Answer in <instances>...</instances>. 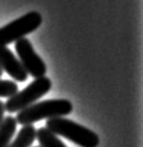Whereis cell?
I'll return each instance as SVG.
<instances>
[{
  "label": "cell",
  "instance_id": "obj_1",
  "mask_svg": "<svg viewBox=\"0 0 143 147\" xmlns=\"http://www.w3.org/2000/svg\"><path fill=\"white\" fill-rule=\"evenodd\" d=\"M73 111V105L69 100H46L35 102L32 106L19 111L16 122L21 125H29L43 119L66 117Z\"/></svg>",
  "mask_w": 143,
  "mask_h": 147
},
{
  "label": "cell",
  "instance_id": "obj_2",
  "mask_svg": "<svg viewBox=\"0 0 143 147\" xmlns=\"http://www.w3.org/2000/svg\"><path fill=\"white\" fill-rule=\"evenodd\" d=\"M45 128L52 134L63 136L80 147H97L99 144V138L96 133L64 117L49 119Z\"/></svg>",
  "mask_w": 143,
  "mask_h": 147
},
{
  "label": "cell",
  "instance_id": "obj_3",
  "mask_svg": "<svg viewBox=\"0 0 143 147\" xmlns=\"http://www.w3.org/2000/svg\"><path fill=\"white\" fill-rule=\"evenodd\" d=\"M51 86L52 82L46 76L34 79V82H32L27 88H24L21 91H17L13 96L9 97L6 103H4L5 111L9 113H18L19 111L32 106L39 98L46 95L50 91Z\"/></svg>",
  "mask_w": 143,
  "mask_h": 147
},
{
  "label": "cell",
  "instance_id": "obj_4",
  "mask_svg": "<svg viewBox=\"0 0 143 147\" xmlns=\"http://www.w3.org/2000/svg\"><path fill=\"white\" fill-rule=\"evenodd\" d=\"M41 22H43L41 15L36 11H32L7 23L0 28V45L6 46L11 43H16L22 38H26V35L38 29Z\"/></svg>",
  "mask_w": 143,
  "mask_h": 147
},
{
  "label": "cell",
  "instance_id": "obj_5",
  "mask_svg": "<svg viewBox=\"0 0 143 147\" xmlns=\"http://www.w3.org/2000/svg\"><path fill=\"white\" fill-rule=\"evenodd\" d=\"M16 52L19 57V62L23 66L28 76H32L34 79L45 77L47 67L41 57L36 54L32 43L27 38H22L15 43Z\"/></svg>",
  "mask_w": 143,
  "mask_h": 147
},
{
  "label": "cell",
  "instance_id": "obj_6",
  "mask_svg": "<svg viewBox=\"0 0 143 147\" xmlns=\"http://www.w3.org/2000/svg\"><path fill=\"white\" fill-rule=\"evenodd\" d=\"M0 68L11 76L16 82H26L28 73L21 65L18 59H16L13 52L6 46L0 45Z\"/></svg>",
  "mask_w": 143,
  "mask_h": 147
},
{
  "label": "cell",
  "instance_id": "obj_7",
  "mask_svg": "<svg viewBox=\"0 0 143 147\" xmlns=\"http://www.w3.org/2000/svg\"><path fill=\"white\" fill-rule=\"evenodd\" d=\"M36 139V129L33 124L23 125L22 129L18 131L16 139L10 142L9 147H30Z\"/></svg>",
  "mask_w": 143,
  "mask_h": 147
},
{
  "label": "cell",
  "instance_id": "obj_8",
  "mask_svg": "<svg viewBox=\"0 0 143 147\" xmlns=\"http://www.w3.org/2000/svg\"><path fill=\"white\" fill-rule=\"evenodd\" d=\"M16 128H17L16 118L9 115L3 119L0 124V147H9L16 133Z\"/></svg>",
  "mask_w": 143,
  "mask_h": 147
},
{
  "label": "cell",
  "instance_id": "obj_9",
  "mask_svg": "<svg viewBox=\"0 0 143 147\" xmlns=\"http://www.w3.org/2000/svg\"><path fill=\"white\" fill-rule=\"evenodd\" d=\"M36 139L39 141L40 147H67L62 142V140L58 139L57 135L52 134L45 127L36 129Z\"/></svg>",
  "mask_w": 143,
  "mask_h": 147
},
{
  "label": "cell",
  "instance_id": "obj_10",
  "mask_svg": "<svg viewBox=\"0 0 143 147\" xmlns=\"http://www.w3.org/2000/svg\"><path fill=\"white\" fill-rule=\"evenodd\" d=\"M18 91V85L12 80L0 79V97H11Z\"/></svg>",
  "mask_w": 143,
  "mask_h": 147
},
{
  "label": "cell",
  "instance_id": "obj_11",
  "mask_svg": "<svg viewBox=\"0 0 143 147\" xmlns=\"http://www.w3.org/2000/svg\"><path fill=\"white\" fill-rule=\"evenodd\" d=\"M4 114H5V105L3 101H0V124H1L4 119Z\"/></svg>",
  "mask_w": 143,
  "mask_h": 147
},
{
  "label": "cell",
  "instance_id": "obj_12",
  "mask_svg": "<svg viewBox=\"0 0 143 147\" xmlns=\"http://www.w3.org/2000/svg\"><path fill=\"white\" fill-rule=\"evenodd\" d=\"M3 73H4V72L1 71V68H0V77H1V76H3Z\"/></svg>",
  "mask_w": 143,
  "mask_h": 147
},
{
  "label": "cell",
  "instance_id": "obj_13",
  "mask_svg": "<svg viewBox=\"0 0 143 147\" xmlns=\"http://www.w3.org/2000/svg\"><path fill=\"white\" fill-rule=\"evenodd\" d=\"M36 147H40V146H36Z\"/></svg>",
  "mask_w": 143,
  "mask_h": 147
}]
</instances>
